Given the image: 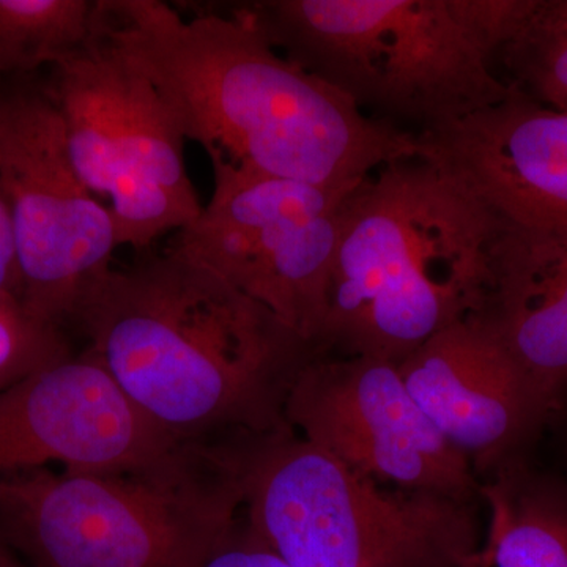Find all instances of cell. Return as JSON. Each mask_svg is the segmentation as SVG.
<instances>
[{
    "mask_svg": "<svg viewBox=\"0 0 567 567\" xmlns=\"http://www.w3.org/2000/svg\"><path fill=\"white\" fill-rule=\"evenodd\" d=\"M100 31L210 163L339 189L416 156L415 132L365 114L226 11L185 18L162 0H100Z\"/></svg>",
    "mask_w": 567,
    "mask_h": 567,
    "instance_id": "1",
    "label": "cell"
},
{
    "mask_svg": "<svg viewBox=\"0 0 567 567\" xmlns=\"http://www.w3.org/2000/svg\"><path fill=\"white\" fill-rule=\"evenodd\" d=\"M74 327L145 415L185 442L275 434L317 349L259 301L167 246L112 267Z\"/></svg>",
    "mask_w": 567,
    "mask_h": 567,
    "instance_id": "2",
    "label": "cell"
},
{
    "mask_svg": "<svg viewBox=\"0 0 567 567\" xmlns=\"http://www.w3.org/2000/svg\"><path fill=\"white\" fill-rule=\"evenodd\" d=\"M498 218L425 159L346 197L317 350L402 363L483 305Z\"/></svg>",
    "mask_w": 567,
    "mask_h": 567,
    "instance_id": "3",
    "label": "cell"
},
{
    "mask_svg": "<svg viewBox=\"0 0 567 567\" xmlns=\"http://www.w3.org/2000/svg\"><path fill=\"white\" fill-rule=\"evenodd\" d=\"M241 511L237 440L115 472L0 475V540L33 567H203Z\"/></svg>",
    "mask_w": 567,
    "mask_h": 567,
    "instance_id": "4",
    "label": "cell"
},
{
    "mask_svg": "<svg viewBox=\"0 0 567 567\" xmlns=\"http://www.w3.org/2000/svg\"><path fill=\"white\" fill-rule=\"evenodd\" d=\"M224 11L399 128L412 123L417 133L456 122L509 92L450 0H254Z\"/></svg>",
    "mask_w": 567,
    "mask_h": 567,
    "instance_id": "5",
    "label": "cell"
},
{
    "mask_svg": "<svg viewBox=\"0 0 567 567\" xmlns=\"http://www.w3.org/2000/svg\"><path fill=\"white\" fill-rule=\"evenodd\" d=\"M245 528L292 567H457L475 503L380 486L297 435L241 436Z\"/></svg>",
    "mask_w": 567,
    "mask_h": 567,
    "instance_id": "6",
    "label": "cell"
},
{
    "mask_svg": "<svg viewBox=\"0 0 567 567\" xmlns=\"http://www.w3.org/2000/svg\"><path fill=\"white\" fill-rule=\"evenodd\" d=\"M61 112L74 167L107 199L118 246L145 252L204 205L183 155L181 126L148 78L104 33L43 74Z\"/></svg>",
    "mask_w": 567,
    "mask_h": 567,
    "instance_id": "7",
    "label": "cell"
},
{
    "mask_svg": "<svg viewBox=\"0 0 567 567\" xmlns=\"http://www.w3.org/2000/svg\"><path fill=\"white\" fill-rule=\"evenodd\" d=\"M0 189L13 221L21 303L63 330L121 246L110 208L74 167L43 74L0 80Z\"/></svg>",
    "mask_w": 567,
    "mask_h": 567,
    "instance_id": "8",
    "label": "cell"
},
{
    "mask_svg": "<svg viewBox=\"0 0 567 567\" xmlns=\"http://www.w3.org/2000/svg\"><path fill=\"white\" fill-rule=\"evenodd\" d=\"M212 169L210 199L169 248L259 301L317 349L342 205L358 185L324 188L219 163Z\"/></svg>",
    "mask_w": 567,
    "mask_h": 567,
    "instance_id": "9",
    "label": "cell"
},
{
    "mask_svg": "<svg viewBox=\"0 0 567 567\" xmlns=\"http://www.w3.org/2000/svg\"><path fill=\"white\" fill-rule=\"evenodd\" d=\"M284 416L312 445L380 486L480 499L468 458L425 416L391 361L317 354L295 377Z\"/></svg>",
    "mask_w": 567,
    "mask_h": 567,
    "instance_id": "10",
    "label": "cell"
},
{
    "mask_svg": "<svg viewBox=\"0 0 567 567\" xmlns=\"http://www.w3.org/2000/svg\"><path fill=\"white\" fill-rule=\"evenodd\" d=\"M183 442L134 404L89 347L0 393V475L50 462L115 472Z\"/></svg>",
    "mask_w": 567,
    "mask_h": 567,
    "instance_id": "11",
    "label": "cell"
},
{
    "mask_svg": "<svg viewBox=\"0 0 567 567\" xmlns=\"http://www.w3.org/2000/svg\"><path fill=\"white\" fill-rule=\"evenodd\" d=\"M399 372L425 416L484 480L527 458L554 417L520 365L475 316L432 336L399 363Z\"/></svg>",
    "mask_w": 567,
    "mask_h": 567,
    "instance_id": "12",
    "label": "cell"
},
{
    "mask_svg": "<svg viewBox=\"0 0 567 567\" xmlns=\"http://www.w3.org/2000/svg\"><path fill=\"white\" fill-rule=\"evenodd\" d=\"M416 156L502 221L567 227V112L513 85L484 110L417 132Z\"/></svg>",
    "mask_w": 567,
    "mask_h": 567,
    "instance_id": "13",
    "label": "cell"
},
{
    "mask_svg": "<svg viewBox=\"0 0 567 567\" xmlns=\"http://www.w3.org/2000/svg\"><path fill=\"white\" fill-rule=\"evenodd\" d=\"M481 320L558 413L567 398V227L502 221Z\"/></svg>",
    "mask_w": 567,
    "mask_h": 567,
    "instance_id": "14",
    "label": "cell"
},
{
    "mask_svg": "<svg viewBox=\"0 0 567 567\" xmlns=\"http://www.w3.org/2000/svg\"><path fill=\"white\" fill-rule=\"evenodd\" d=\"M480 498L486 536L457 567H567V484L524 458L486 477Z\"/></svg>",
    "mask_w": 567,
    "mask_h": 567,
    "instance_id": "15",
    "label": "cell"
},
{
    "mask_svg": "<svg viewBox=\"0 0 567 567\" xmlns=\"http://www.w3.org/2000/svg\"><path fill=\"white\" fill-rule=\"evenodd\" d=\"M100 0H0V80L43 74L99 32Z\"/></svg>",
    "mask_w": 567,
    "mask_h": 567,
    "instance_id": "16",
    "label": "cell"
},
{
    "mask_svg": "<svg viewBox=\"0 0 567 567\" xmlns=\"http://www.w3.org/2000/svg\"><path fill=\"white\" fill-rule=\"evenodd\" d=\"M506 84L550 110L567 112V2L532 0L506 43L496 52Z\"/></svg>",
    "mask_w": 567,
    "mask_h": 567,
    "instance_id": "17",
    "label": "cell"
},
{
    "mask_svg": "<svg viewBox=\"0 0 567 567\" xmlns=\"http://www.w3.org/2000/svg\"><path fill=\"white\" fill-rule=\"evenodd\" d=\"M71 353L61 328L29 315L17 298L0 295V393Z\"/></svg>",
    "mask_w": 567,
    "mask_h": 567,
    "instance_id": "18",
    "label": "cell"
},
{
    "mask_svg": "<svg viewBox=\"0 0 567 567\" xmlns=\"http://www.w3.org/2000/svg\"><path fill=\"white\" fill-rule=\"evenodd\" d=\"M529 3L532 0H450L454 17L491 66Z\"/></svg>",
    "mask_w": 567,
    "mask_h": 567,
    "instance_id": "19",
    "label": "cell"
},
{
    "mask_svg": "<svg viewBox=\"0 0 567 567\" xmlns=\"http://www.w3.org/2000/svg\"><path fill=\"white\" fill-rule=\"evenodd\" d=\"M203 567H292L279 555L254 539L244 520L234 535L212 555Z\"/></svg>",
    "mask_w": 567,
    "mask_h": 567,
    "instance_id": "20",
    "label": "cell"
},
{
    "mask_svg": "<svg viewBox=\"0 0 567 567\" xmlns=\"http://www.w3.org/2000/svg\"><path fill=\"white\" fill-rule=\"evenodd\" d=\"M0 295L21 301V276L13 221H11L9 204L2 189H0Z\"/></svg>",
    "mask_w": 567,
    "mask_h": 567,
    "instance_id": "21",
    "label": "cell"
},
{
    "mask_svg": "<svg viewBox=\"0 0 567 567\" xmlns=\"http://www.w3.org/2000/svg\"><path fill=\"white\" fill-rule=\"evenodd\" d=\"M0 567H33L18 557L6 543L0 540Z\"/></svg>",
    "mask_w": 567,
    "mask_h": 567,
    "instance_id": "22",
    "label": "cell"
},
{
    "mask_svg": "<svg viewBox=\"0 0 567 567\" xmlns=\"http://www.w3.org/2000/svg\"><path fill=\"white\" fill-rule=\"evenodd\" d=\"M566 2H567V0H566Z\"/></svg>",
    "mask_w": 567,
    "mask_h": 567,
    "instance_id": "23",
    "label": "cell"
}]
</instances>
